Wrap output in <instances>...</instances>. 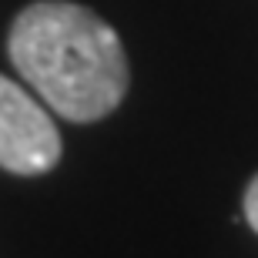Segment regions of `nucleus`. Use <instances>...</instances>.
I'll list each match as a JSON object with an SVG mask.
<instances>
[{"label": "nucleus", "instance_id": "f257e3e1", "mask_svg": "<svg viewBox=\"0 0 258 258\" xmlns=\"http://www.w3.org/2000/svg\"><path fill=\"white\" fill-rule=\"evenodd\" d=\"M7 54L54 114L91 124L127 94L131 67L117 30L71 0H37L10 24Z\"/></svg>", "mask_w": 258, "mask_h": 258}, {"label": "nucleus", "instance_id": "f03ea898", "mask_svg": "<svg viewBox=\"0 0 258 258\" xmlns=\"http://www.w3.org/2000/svg\"><path fill=\"white\" fill-rule=\"evenodd\" d=\"M64 144L54 117L34 97L0 74V168L10 174H47L60 161Z\"/></svg>", "mask_w": 258, "mask_h": 258}, {"label": "nucleus", "instance_id": "7ed1b4c3", "mask_svg": "<svg viewBox=\"0 0 258 258\" xmlns=\"http://www.w3.org/2000/svg\"><path fill=\"white\" fill-rule=\"evenodd\" d=\"M245 221H248L251 231L258 235V174L248 181V188H245Z\"/></svg>", "mask_w": 258, "mask_h": 258}]
</instances>
